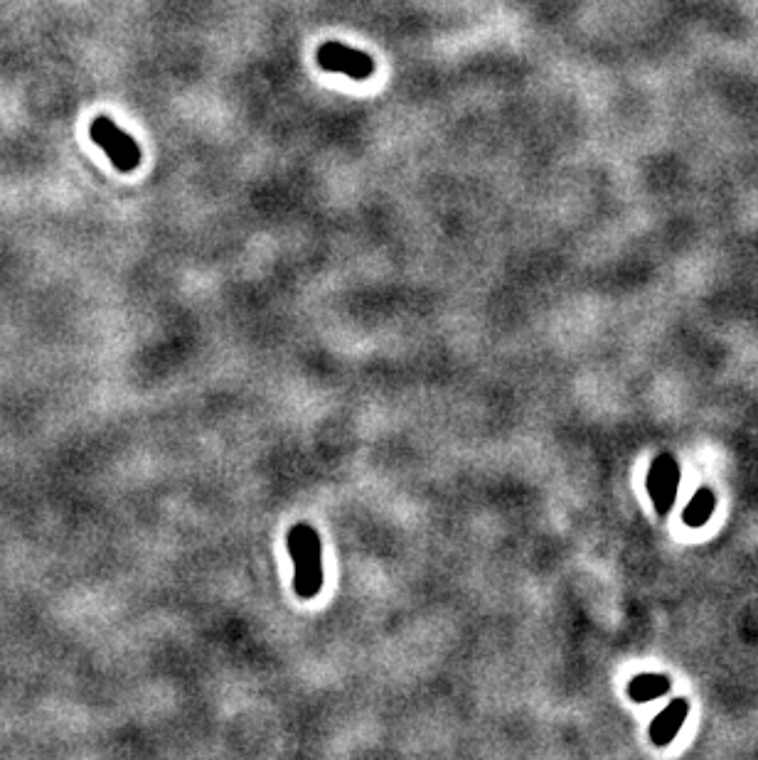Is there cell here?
Wrapping results in <instances>:
<instances>
[{
	"instance_id": "6da1fadb",
	"label": "cell",
	"mask_w": 758,
	"mask_h": 760,
	"mask_svg": "<svg viewBox=\"0 0 758 760\" xmlns=\"http://www.w3.org/2000/svg\"><path fill=\"white\" fill-rule=\"evenodd\" d=\"M288 554L293 559V591L301 598H316L323 588V547L311 524H293L288 532Z\"/></svg>"
},
{
	"instance_id": "7a4b0ae2",
	"label": "cell",
	"mask_w": 758,
	"mask_h": 760,
	"mask_svg": "<svg viewBox=\"0 0 758 760\" xmlns=\"http://www.w3.org/2000/svg\"><path fill=\"white\" fill-rule=\"evenodd\" d=\"M89 136L106 153L111 165L116 170H121V173H133L141 165V148H138V143L126 131H121L114 121L106 119V116H96L92 126H89Z\"/></svg>"
},
{
	"instance_id": "3957f363",
	"label": "cell",
	"mask_w": 758,
	"mask_h": 760,
	"mask_svg": "<svg viewBox=\"0 0 758 760\" xmlns=\"http://www.w3.org/2000/svg\"><path fill=\"white\" fill-rule=\"evenodd\" d=\"M316 60L325 72L345 74V77L365 82L375 74V60L367 52L343 45V42H323L316 52Z\"/></svg>"
},
{
	"instance_id": "277c9868",
	"label": "cell",
	"mask_w": 758,
	"mask_h": 760,
	"mask_svg": "<svg viewBox=\"0 0 758 760\" xmlns=\"http://www.w3.org/2000/svg\"><path fill=\"white\" fill-rule=\"evenodd\" d=\"M677 483H680V468H677V460L672 456L655 458L653 468H650V475H648V490L660 515H665V512L672 507V502H675Z\"/></svg>"
},
{
	"instance_id": "5b68a950",
	"label": "cell",
	"mask_w": 758,
	"mask_h": 760,
	"mask_svg": "<svg viewBox=\"0 0 758 760\" xmlns=\"http://www.w3.org/2000/svg\"><path fill=\"white\" fill-rule=\"evenodd\" d=\"M687 711H690L687 701L677 699L653 721V726H650V738H653L655 746H667V743L680 733L682 724H685L687 719Z\"/></svg>"
},
{
	"instance_id": "8992f818",
	"label": "cell",
	"mask_w": 758,
	"mask_h": 760,
	"mask_svg": "<svg viewBox=\"0 0 758 760\" xmlns=\"http://www.w3.org/2000/svg\"><path fill=\"white\" fill-rule=\"evenodd\" d=\"M667 687H670V679L665 674H638L628 687V694L633 701H650L665 694Z\"/></svg>"
},
{
	"instance_id": "52a82bcc",
	"label": "cell",
	"mask_w": 758,
	"mask_h": 760,
	"mask_svg": "<svg viewBox=\"0 0 758 760\" xmlns=\"http://www.w3.org/2000/svg\"><path fill=\"white\" fill-rule=\"evenodd\" d=\"M714 492L712 490H699L695 497L690 500V505H687L685 510V522L690 524V527H702L704 522H707L709 517H712L714 512Z\"/></svg>"
}]
</instances>
